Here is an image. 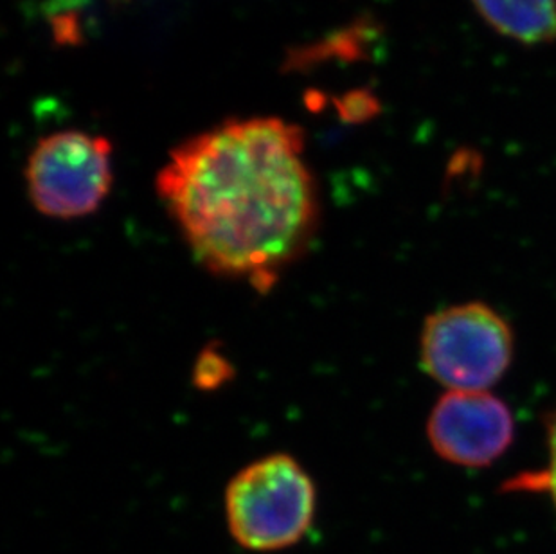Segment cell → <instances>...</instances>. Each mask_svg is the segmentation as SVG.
Returning <instances> with one entry per match:
<instances>
[{
	"label": "cell",
	"mask_w": 556,
	"mask_h": 554,
	"mask_svg": "<svg viewBox=\"0 0 556 554\" xmlns=\"http://www.w3.org/2000/svg\"><path fill=\"white\" fill-rule=\"evenodd\" d=\"M157 193L199 263L257 292L303 256L319 222L305 131L279 117L189 137L161 167Z\"/></svg>",
	"instance_id": "obj_1"
},
{
	"label": "cell",
	"mask_w": 556,
	"mask_h": 554,
	"mask_svg": "<svg viewBox=\"0 0 556 554\" xmlns=\"http://www.w3.org/2000/svg\"><path fill=\"white\" fill-rule=\"evenodd\" d=\"M317 513V488L290 454H268L232 477L224 493L231 539L252 553H278L305 539Z\"/></svg>",
	"instance_id": "obj_2"
},
{
	"label": "cell",
	"mask_w": 556,
	"mask_h": 554,
	"mask_svg": "<svg viewBox=\"0 0 556 554\" xmlns=\"http://www.w3.org/2000/svg\"><path fill=\"white\" fill-rule=\"evenodd\" d=\"M514 330L484 303L438 310L424 325L420 364L446 391H490L514 361Z\"/></svg>",
	"instance_id": "obj_3"
},
{
	"label": "cell",
	"mask_w": 556,
	"mask_h": 554,
	"mask_svg": "<svg viewBox=\"0 0 556 554\" xmlns=\"http://www.w3.org/2000/svg\"><path fill=\"white\" fill-rule=\"evenodd\" d=\"M27 194L40 215L85 218L100 210L114 182L106 137L65 130L42 137L27 159Z\"/></svg>",
	"instance_id": "obj_4"
},
{
	"label": "cell",
	"mask_w": 556,
	"mask_h": 554,
	"mask_svg": "<svg viewBox=\"0 0 556 554\" xmlns=\"http://www.w3.org/2000/svg\"><path fill=\"white\" fill-rule=\"evenodd\" d=\"M427 440L451 465L486 468L514 443V413L494 392L446 391L427 419Z\"/></svg>",
	"instance_id": "obj_5"
},
{
	"label": "cell",
	"mask_w": 556,
	"mask_h": 554,
	"mask_svg": "<svg viewBox=\"0 0 556 554\" xmlns=\"http://www.w3.org/2000/svg\"><path fill=\"white\" fill-rule=\"evenodd\" d=\"M479 15L498 35L541 46L556 40V0H472Z\"/></svg>",
	"instance_id": "obj_6"
},
{
	"label": "cell",
	"mask_w": 556,
	"mask_h": 554,
	"mask_svg": "<svg viewBox=\"0 0 556 554\" xmlns=\"http://www.w3.org/2000/svg\"><path fill=\"white\" fill-rule=\"evenodd\" d=\"M231 362L222 355L220 351L205 348L194 364L193 383L202 391H213L231 380Z\"/></svg>",
	"instance_id": "obj_7"
},
{
	"label": "cell",
	"mask_w": 556,
	"mask_h": 554,
	"mask_svg": "<svg viewBox=\"0 0 556 554\" xmlns=\"http://www.w3.org/2000/svg\"><path fill=\"white\" fill-rule=\"evenodd\" d=\"M337 111L344 121H358L369 119L377 111V101L366 90H355L350 95H344L336 101Z\"/></svg>",
	"instance_id": "obj_8"
},
{
	"label": "cell",
	"mask_w": 556,
	"mask_h": 554,
	"mask_svg": "<svg viewBox=\"0 0 556 554\" xmlns=\"http://www.w3.org/2000/svg\"><path fill=\"white\" fill-rule=\"evenodd\" d=\"M520 482H525L528 490L547 493L556 507V470L544 468V470L535 471V474L525 477Z\"/></svg>",
	"instance_id": "obj_9"
},
{
	"label": "cell",
	"mask_w": 556,
	"mask_h": 554,
	"mask_svg": "<svg viewBox=\"0 0 556 554\" xmlns=\"http://www.w3.org/2000/svg\"><path fill=\"white\" fill-rule=\"evenodd\" d=\"M546 436H547V466L546 468H552V470H556V408L553 411L549 416H547L546 421Z\"/></svg>",
	"instance_id": "obj_10"
}]
</instances>
